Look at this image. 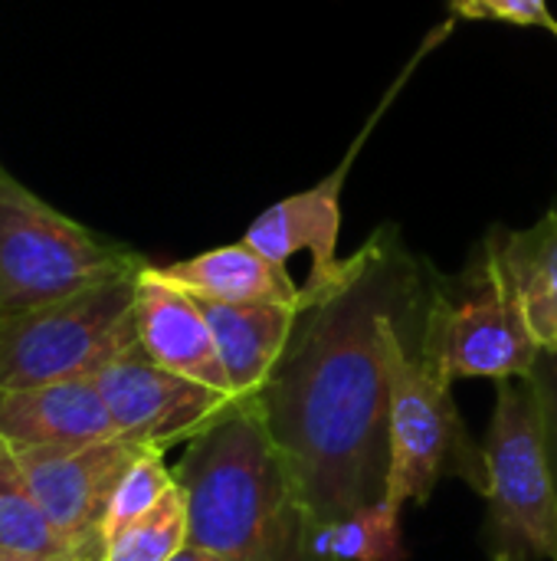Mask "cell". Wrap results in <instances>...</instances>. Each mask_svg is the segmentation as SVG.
Here are the masks:
<instances>
[{"instance_id": "cell-1", "label": "cell", "mask_w": 557, "mask_h": 561, "mask_svg": "<svg viewBox=\"0 0 557 561\" xmlns=\"http://www.w3.org/2000/svg\"><path fill=\"white\" fill-rule=\"evenodd\" d=\"M423 302L417 263L381 237L305 299L256 404L312 529L384 503L391 381L384 322Z\"/></svg>"}, {"instance_id": "cell-2", "label": "cell", "mask_w": 557, "mask_h": 561, "mask_svg": "<svg viewBox=\"0 0 557 561\" xmlns=\"http://www.w3.org/2000/svg\"><path fill=\"white\" fill-rule=\"evenodd\" d=\"M174 480L187 500L190 546L233 561H318L312 519L256 401H240L197 434Z\"/></svg>"}, {"instance_id": "cell-3", "label": "cell", "mask_w": 557, "mask_h": 561, "mask_svg": "<svg viewBox=\"0 0 557 561\" xmlns=\"http://www.w3.org/2000/svg\"><path fill=\"white\" fill-rule=\"evenodd\" d=\"M414 316L417 306L384 322L391 381V463L384 503L394 513H404L407 503H427L443 473L463 477L473 490L486 493V460L466 434V424L453 401V385L437 378L407 345Z\"/></svg>"}, {"instance_id": "cell-4", "label": "cell", "mask_w": 557, "mask_h": 561, "mask_svg": "<svg viewBox=\"0 0 557 561\" xmlns=\"http://www.w3.org/2000/svg\"><path fill=\"white\" fill-rule=\"evenodd\" d=\"M144 266L138 253L59 214L0 168V319Z\"/></svg>"}, {"instance_id": "cell-5", "label": "cell", "mask_w": 557, "mask_h": 561, "mask_svg": "<svg viewBox=\"0 0 557 561\" xmlns=\"http://www.w3.org/2000/svg\"><path fill=\"white\" fill-rule=\"evenodd\" d=\"M138 276L141 270L0 319V388L95 381L112 362L135 352Z\"/></svg>"}, {"instance_id": "cell-6", "label": "cell", "mask_w": 557, "mask_h": 561, "mask_svg": "<svg viewBox=\"0 0 557 561\" xmlns=\"http://www.w3.org/2000/svg\"><path fill=\"white\" fill-rule=\"evenodd\" d=\"M486 549L492 561H557V490L538 398L529 378L499 381L483 447Z\"/></svg>"}, {"instance_id": "cell-7", "label": "cell", "mask_w": 557, "mask_h": 561, "mask_svg": "<svg viewBox=\"0 0 557 561\" xmlns=\"http://www.w3.org/2000/svg\"><path fill=\"white\" fill-rule=\"evenodd\" d=\"M420 325L417 358L446 385L529 378L542 355L489 243H483L456 293L427 299Z\"/></svg>"}, {"instance_id": "cell-8", "label": "cell", "mask_w": 557, "mask_h": 561, "mask_svg": "<svg viewBox=\"0 0 557 561\" xmlns=\"http://www.w3.org/2000/svg\"><path fill=\"white\" fill-rule=\"evenodd\" d=\"M95 388L105 398L118 437L161 454L174 444H190L220 414L240 404L223 391L154 365L141 348L98 371Z\"/></svg>"}, {"instance_id": "cell-9", "label": "cell", "mask_w": 557, "mask_h": 561, "mask_svg": "<svg viewBox=\"0 0 557 561\" xmlns=\"http://www.w3.org/2000/svg\"><path fill=\"white\" fill-rule=\"evenodd\" d=\"M144 450L112 437L72 454H16V460L69 552L82 561H102L112 496Z\"/></svg>"}, {"instance_id": "cell-10", "label": "cell", "mask_w": 557, "mask_h": 561, "mask_svg": "<svg viewBox=\"0 0 557 561\" xmlns=\"http://www.w3.org/2000/svg\"><path fill=\"white\" fill-rule=\"evenodd\" d=\"M118 437L95 381L0 388V440L13 454H72Z\"/></svg>"}, {"instance_id": "cell-11", "label": "cell", "mask_w": 557, "mask_h": 561, "mask_svg": "<svg viewBox=\"0 0 557 561\" xmlns=\"http://www.w3.org/2000/svg\"><path fill=\"white\" fill-rule=\"evenodd\" d=\"M341 184L345 168L325 178L318 187H309L302 194H292L269 210H263L250 230L246 243L263 253L276 266H289L295 253L312 256V273L302 283V302L332 286L341 273L338 260V233H341Z\"/></svg>"}, {"instance_id": "cell-12", "label": "cell", "mask_w": 557, "mask_h": 561, "mask_svg": "<svg viewBox=\"0 0 557 561\" xmlns=\"http://www.w3.org/2000/svg\"><path fill=\"white\" fill-rule=\"evenodd\" d=\"M135 325H138V348L154 365L236 398L230 388V378L223 371L213 332H210L197 299L167 286L164 279H158L151 263L138 276Z\"/></svg>"}, {"instance_id": "cell-13", "label": "cell", "mask_w": 557, "mask_h": 561, "mask_svg": "<svg viewBox=\"0 0 557 561\" xmlns=\"http://www.w3.org/2000/svg\"><path fill=\"white\" fill-rule=\"evenodd\" d=\"M197 306L213 332L233 394L240 401H256L266 381L272 378L279 358L286 355L302 306H279V302L223 306V302H200V299Z\"/></svg>"}, {"instance_id": "cell-14", "label": "cell", "mask_w": 557, "mask_h": 561, "mask_svg": "<svg viewBox=\"0 0 557 561\" xmlns=\"http://www.w3.org/2000/svg\"><path fill=\"white\" fill-rule=\"evenodd\" d=\"M158 279L167 286L200 299L223 306H250V302H279V306H305L302 286L292 283L289 270L269 263L246 240L207 250L190 260H177L167 266H151Z\"/></svg>"}, {"instance_id": "cell-15", "label": "cell", "mask_w": 557, "mask_h": 561, "mask_svg": "<svg viewBox=\"0 0 557 561\" xmlns=\"http://www.w3.org/2000/svg\"><path fill=\"white\" fill-rule=\"evenodd\" d=\"M542 352L557 355V210L529 230H502L486 240Z\"/></svg>"}, {"instance_id": "cell-16", "label": "cell", "mask_w": 557, "mask_h": 561, "mask_svg": "<svg viewBox=\"0 0 557 561\" xmlns=\"http://www.w3.org/2000/svg\"><path fill=\"white\" fill-rule=\"evenodd\" d=\"M72 556L43 503L36 500L16 454L0 440V561Z\"/></svg>"}, {"instance_id": "cell-17", "label": "cell", "mask_w": 557, "mask_h": 561, "mask_svg": "<svg viewBox=\"0 0 557 561\" xmlns=\"http://www.w3.org/2000/svg\"><path fill=\"white\" fill-rule=\"evenodd\" d=\"M318 561H401V513L387 503L345 516L312 536Z\"/></svg>"}, {"instance_id": "cell-18", "label": "cell", "mask_w": 557, "mask_h": 561, "mask_svg": "<svg viewBox=\"0 0 557 561\" xmlns=\"http://www.w3.org/2000/svg\"><path fill=\"white\" fill-rule=\"evenodd\" d=\"M190 542L187 500L174 486L154 510L105 542L102 561H171Z\"/></svg>"}, {"instance_id": "cell-19", "label": "cell", "mask_w": 557, "mask_h": 561, "mask_svg": "<svg viewBox=\"0 0 557 561\" xmlns=\"http://www.w3.org/2000/svg\"><path fill=\"white\" fill-rule=\"evenodd\" d=\"M174 486H177V480H174V470H167L164 454L144 450L128 467V473L121 477V483L112 496V506L105 516V542L112 536H118L125 526H131L135 519H141L148 510H154Z\"/></svg>"}, {"instance_id": "cell-20", "label": "cell", "mask_w": 557, "mask_h": 561, "mask_svg": "<svg viewBox=\"0 0 557 561\" xmlns=\"http://www.w3.org/2000/svg\"><path fill=\"white\" fill-rule=\"evenodd\" d=\"M460 16L469 20H499L515 26H545L557 33V20L548 10V0H450Z\"/></svg>"}, {"instance_id": "cell-21", "label": "cell", "mask_w": 557, "mask_h": 561, "mask_svg": "<svg viewBox=\"0 0 557 561\" xmlns=\"http://www.w3.org/2000/svg\"><path fill=\"white\" fill-rule=\"evenodd\" d=\"M529 385L538 398L542 408V424H545V447H548V460H552V473H555V490H557V355L542 352Z\"/></svg>"}, {"instance_id": "cell-22", "label": "cell", "mask_w": 557, "mask_h": 561, "mask_svg": "<svg viewBox=\"0 0 557 561\" xmlns=\"http://www.w3.org/2000/svg\"><path fill=\"white\" fill-rule=\"evenodd\" d=\"M171 561H233V559H227V556H220V552H210V549H200V546H184L177 556Z\"/></svg>"}, {"instance_id": "cell-23", "label": "cell", "mask_w": 557, "mask_h": 561, "mask_svg": "<svg viewBox=\"0 0 557 561\" xmlns=\"http://www.w3.org/2000/svg\"><path fill=\"white\" fill-rule=\"evenodd\" d=\"M43 561H82V559H76V556H56V559H43Z\"/></svg>"}]
</instances>
